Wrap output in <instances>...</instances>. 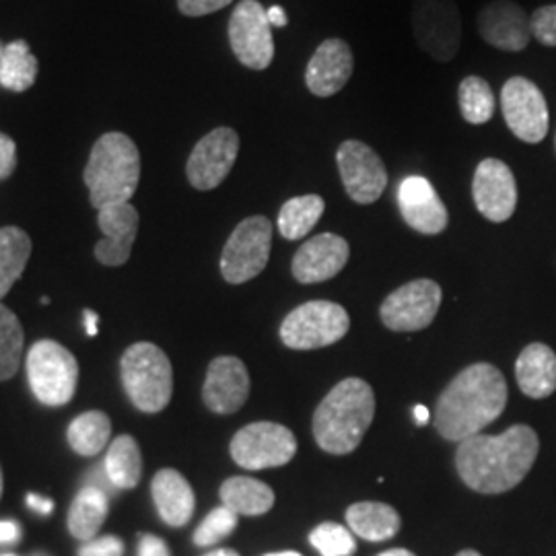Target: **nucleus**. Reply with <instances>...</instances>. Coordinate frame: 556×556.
Masks as SVG:
<instances>
[{
    "instance_id": "35",
    "label": "nucleus",
    "mask_w": 556,
    "mask_h": 556,
    "mask_svg": "<svg viewBox=\"0 0 556 556\" xmlns=\"http://www.w3.org/2000/svg\"><path fill=\"white\" fill-rule=\"evenodd\" d=\"M309 542L321 556H353L357 551L353 532L334 521H324L314 528Z\"/></svg>"
},
{
    "instance_id": "50",
    "label": "nucleus",
    "mask_w": 556,
    "mask_h": 556,
    "mask_svg": "<svg viewBox=\"0 0 556 556\" xmlns=\"http://www.w3.org/2000/svg\"><path fill=\"white\" fill-rule=\"evenodd\" d=\"M456 556H482L477 551H462V553H457Z\"/></svg>"
},
{
    "instance_id": "20",
    "label": "nucleus",
    "mask_w": 556,
    "mask_h": 556,
    "mask_svg": "<svg viewBox=\"0 0 556 556\" xmlns=\"http://www.w3.org/2000/svg\"><path fill=\"white\" fill-rule=\"evenodd\" d=\"M355 59L353 50L344 40L330 38L321 41L316 54L307 62L305 85L316 98H332L353 77Z\"/></svg>"
},
{
    "instance_id": "29",
    "label": "nucleus",
    "mask_w": 556,
    "mask_h": 556,
    "mask_svg": "<svg viewBox=\"0 0 556 556\" xmlns=\"http://www.w3.org/2000/svg\"><path fill=\"white\" fill-rule=\"evenodd\" d=\"M29 256V236L20 227H0V299L20 280Z\"/></svg>"
},
{
    "instance_id": "28",
    "label": "nucleus",
    "mask_w": 556,
    "mask_h": 556,
    "mask_svg": "<svg viewBox=\"0 0 556 556\" xmlns=\"http://www.w3.org/2000/svg\"><path fill=\"white\" fill-rule=\"evenodd\" d=\"M103 466L116 489L119 491L135 489L142 478V456H140L137 439L130 435H119L114 439Z\"/></svg>"
},
{
    "instance_id": "55",
    "label": "nucleus",
    "mask_w": 556,
    "mask_h": 556,
    "mask_svg": "<svg viewBox=\"0 0 556 556\" xmlns=\"http://www.w3.org/2000/svg\"><path fill=\"white\" fill-rule=\"evenodd\" d=\"M2 556H15V555H2Z\"/></svg>"
},
{
    "instance_id": "42",
    "label": "nucleus",
    "mask_w": 556,
    "mask_h": 556,
    "mask_svg": "<svg viewBox=\"0 0 556 556\" xmlns=\"http://www.w3.org/2000/svg\"><path fill=\"white\" fill-rule=\"evenodd\" d=\"M85 484H89V486H98V489H101V491H103V493H108V495L112 493V489H116V486L112 484L110 477H108V472H105V466H103V464L87 472Z\"/></svg>"
},
{
    "instance_id": "31",
    "label": "nucleus",
    "mask_w": 556,
    "mask_h": 556,
    "mask_svg": "<svg viewBox=\"0 0 556 556\" xmlns=\"http://www.w3.org/2000/svg\"><path fill=\"white\" fill-rule=\"evenodd\" d=\"M110 435H112V422L101 410H91V413L80 415L68 425V431H66L68 445L79 456L87 457L98 456L101 450L108 445Z\"/></svg>"
},
{
    "instance_id": "34",
    "label": "nucleus",
    "mask_w": 556,
    "mask_h": 556,
    "mask_svg": "<svg viewBox=\"0 0 556 556\" xmlns=\"http://www.w3.org/2000/svg\"><path fill=\"white\" fill-rule=\"evenodd\" d=\"M23 340L20 318L0 303V381L17 374L23 357Z\"/></svg>"
},
{
    "instance_id": "37",
    "label": "nucleus",
    "mask_w": 556,
    "mask_h": 556,
    "mask_svg": "<svg viewBox=\"0 0 556 556\" xmlns=\"http://www.w3.org/2000/svg\"><path fill=\"white\" fill-rule=\"evenodd\" d=\"M530 27H532V36L542 46L556 48V4H546L536 9L530 17Z\"/></svg>"
},
{
    "instance_id": "38",
    "label": "nucleus",
    "mask_w": 556,
    "mask_h": 556,
    "mask_svg": "<svg viewBox=\"0 0 556 556\" xmlns=\"http://www.w3.org/2000/svg\"><path fill=\"white\" fill-rule=\"evenodd\" d=\"M77 556H124V542L118 536L93 538L80 546Z\"/></svg>"
},
{
    "instance_id": "12",
    "label": "nucleus",
    "mask_w": 556,
    "mask_h": 556,
    "mask_svg": "<svg viewBox=\"0 0 556 556\" xmlns=\"http://www.w3.org/2000/svg\"><path fill=\"white\" fill-rule=\"evenodd\" d=\"M229 41L239 62L264 71L275 60L273 25L258 0H241L229 20Z\"/></svg>"
},
{
    "instance_id": "10",
    "label": "nucleus",
    "mask_w": 556,
    "mask_h": 556,
    "mask_svg": "<svg viewBox=\"0 0 556 556\" xmlns=\"http://www.w3.org/2000/svg\"><path fill=\"white\" fill-rule=\"evenodd\" d=\"M413 29L425 54L438 62L456 59L462 43V15L456 0H415Z\"/></svg>"
},
{
    "instance_id": "21",
    "label": "nucleus",
    "mask_w": 556,
    "mask_h": 556,
    "mask_svg": "<svg viewBox=\"0 0 556 556\" xmlns=\"http://www.w3.org/2000/svg\"><path fill=\"white\" fill-rule=\"evenodd\" d=\"M351 256L349 241L337 233H319L307 239L293 258V277L303 285L324 282L337 277Z\"/></svg>"
},
{
    "instance_id": "26",
    "label": "nucleus",
    "mask_w": 556,
    "mask_h": 556,
    "mask_svg": "<svg viewBox=\"0 0 556 556\" xmlns=\"http://www.w3.org/2000/svg\"><path fill=\"white\" fill-rule=\"evenodd\" d=\"M219 495L223 505L238 516H264L275 507V491L256 478H227L220 484Z\"/></svg>"
},
{
    "instance_id": "30",
    "label": "nucleus",
    "mask_w": 556,
    "mask_h": 556,
    "mask_svg": "<svg viewBox=\"0 0 556 556\" xmlns=\"http://www.w3.org/2000/svg\"><path fill=\"white\" fill-rule=\"evenodd\" d=\"M326 202L318 194L287 200L278 213V231L289 241L305 238L321 219Z\"/></svg>"
},
{
    "instance_id": "48",
    "label": "nucleus",
    "mask_w": 556,
    "mask_h": 556,
    "mask_svg": "<svg viewBox=\"0 0 556 556\" xmlns=\"http://www.w3.org/2000/svg\"><path fill=\"white\" fill-rule=\"evenodd\" d=\"M378 556H417L415 553H410V551H406V548H392V551H386V553H381Z\"/></svg>"
},
{
    "instance_id": "39",
    "label": "nucleus",
    "mask_w": 556,
    "mask_h": 556,
    "mask_svg": "<svg viewBox=\"0 0 556 556\" xmlns=\"http://www.w3.org/2000/svg\"><path fill=\"white\" fill-rule=\"evenodd\" d=\"M233 0H178V9L186 17H204L229 7Z\"/></svg>"
},
{
    "instance_id": "24",
    "label": "nucleus",
    "mask_w": 556,
    "mask_h": 556,
    "mask_svg": "<svg viewBox=\"0 0 556 556\" xmlns=\"http://www.w3.org/2000/svg\"><path fill=\"white\" fill-rule=\"evenodd\" d=\"M516 378L526 396L534 400L551 396L556 390L555 351L542 342L528 344L517 357Z\"/></svg>"
},
{
    "instance_id": "5",
    "label": "nucleus",
    "mask_w": 556,
    "mask_h": 556,
    "mask_svg": "<svg viewBox=\"0 0 556 556\" xmlns=\"http://www.w3.org/2000/svg\"><path fill=\"white\" fill-rule=\"evenodd\" d=\"M124 390L140 413L157 415L174 394V369L157 344L137 342L119 361Z\"/></svg>"
},
{
    "instance_id": "45",
    "label": "nucleus",
    "mask_w": 556,
    "mask_h": 556,
    "mask_svg": "<svg viewBox=\"0 0 556 556\" xmlns=\"http://www.w3.org/2000/svg\"><path fill=\"white\" fill-rule=\"evenodd\" d=\"M83 324H85V332L89 337H96L98 334V326H100V316L91 309H85L83 312Z\"/></svg>"
},
{
    "instance_id": "32",
    "label": "nucleus",
    "mask_w": 556,
    "mask_h": 556,
    "mask_svg": "<svg viewBox=\"0 0 556 556\" xmlns=\"http://www.w3.org/2000/svg\"><path fill=\"white\" fill-rule=\"evenodd\" d=\"M38 77V59L31 54L27 41H11L4 46L0 62V85L9 91H27Z\"/></svg>"
},
{
    "instance_id": "14",
    "label": "nucleus",
    "mask_w": 556,
    "mask_h": 556,
    "mask_svg": "<svg viewBox=\"0 0 556 556\" xmlns=\"http://www.w3.org/2000/svg\"><path fill=\"white\" fill-rule=\"evenodd\" d=\"M337 163L344 190L357 204H374L383 194L388 172L369 144L344 140L338 147Z\"/></svg>"
},
{
    "instance_id": "49",
    "label": "nucleus",
    "mask_w": 556,
    "mask_h": 556,
    "mask_svg": "<svg viewBox=\"0 0 556 556\" xmlns=\"http://www.w3.org/2000/svg\"><path fill=\"white\" fill-rule=\"evenodd\" d=\"M204 556H239V553L231 551V548H217V551H211Z\"/></svg>"
},
{
    "instance_id": "13",
    "label": "nucleus",
    "mask_w": 556,
    "mask_h": 556,
    "mask_svg": "<svg viewBox=\"0 0 556 556\" xmlns=\"http://www.w3.org/2000/svg\"><path fill=\"white\" fill-rule=\"evenodd\" d=\"M501 110L517 139L536 144L548 135V105L532 80L523 77L507 80L501 91Z\"/></svg>"
},
{
    "instance_id": "15",
    "label": "nucleus",
    "mask_w": 556,
    "mask_h": 556,
    "mask_svg": "<svg viewBox=\"0 0 556 556\" xmlns=\"http://www.w3.org/2000/svg\"><path fill=\"white\" fill-rule=\"evenodd\" d=\"M239 137L233 128H217L200 139L190 153L186 174L197 190H215L233 169Z\"/></svg>"
},
{
    "instance_id": "40",
    "label": "nucleus",
    "mask_w": 556,
    "mask_h": 556,
    "mask_svg": "<svg viewBox=\"0 0 556 556\" xmlns=\"http://www.w3.org/2000/svg\"><path fill=\"white\" fill-rule=\"evenodd\" d=\"M17 165V144L0 132V179H7Z\"/></svg>"
},
{
    "instance_id": "11",
    "label": "nucleus",
    "mask_w": 556,
    "mask_h": 556,
    "mask_svg": "<svg viewBox=\"0 0 556 556\" xmlns=\"http://www.w3.org/2000/svg\"><path fill=\"white\" fill-rule=\"evenodd\" d=\"M441 287L431 278L402 285L381 303V321L394 332H418L433 324L441 305Z\"/></svg>"
},
{
    "instance_id": "25",
    "label": "nucleus",
    "mask_w": 556,
    "mask_h": 556,
    "mask_svg": "<svg viewBox=\"0 0 556 556\" xmlns=\"http://www.w3.org/2000/svg\"><path fill=\"white\" fill-rule=\"evenodd\" d=\"M346 523L353 534L369 542H386L400 530V514L392 505L378 501H361L346 509Z\"/></svg>"
},
{
    "instance_id": "53",
    "label": "nucleus",
    "mask_w": 556,
    "mask_h": 556,
    "mask_svg": "<svg viewBox=\"0 0 556 556\" xmlns=\"http://www.w3.org/2000/svg\"><path fill=\"white\" fill-rule=\"evenodd\" d=\"M0 497H2V470H0Z\"/></svg>"
},
{
    "instance_id": "18",
    "label": "nucleus",
    "mask_w": 556,
    "mask_h": 556,
    "mask_svg": "<svg viewBox=\"0 0 556 556\" xmlns=\"http://www.w3.org/2000/svg\"><path fill=\"white\" fill-rule=\"evenodd\" d=\"M397 206L406 225L422 236H438L450 223L438 190L429 179L420 176L402 179L397 188Z\"/></svg>"
},
{
    "instance_id": "16",
    "label": "nucleus",
    "mask_w": 556,
    "mask_h": 556,
    "mask_svg": "<svg viewBox=\"0 0 556 556\" xmlns=\"http://www.w3.org/2000/svg\"><path fill=\"white\" fill-rule=\"evenodd\" d=\"M472 197L484 219H511L517 206V184L509 165L498 160L480 161L472 179Z\"/></svg>"
},
{
    "instance_id": "52",
    "label": "nucleus",
    "mask_w": 556,
    "mask_h": 556,
    "mask_svg": "<svg viewBox=\"0 0 556 556\" xmlns=\"http://www.w3.org/2000/svg\"><path fill=\"white\" fill-rule=\"evenodd\" d=\"M2 54H4V43L0 41V62H2Z\"/></svg>"
},
{
    "instance_id": "41",
    "label": "nucleus",
    "mask_w": 556,
    "mask_h": 556,
    "mask_svg": "<svg viewBox=\"0 0 556 556\" xmlns=\"http://www.w3.org/2000/svg\"><path fill=\"white\" fill-rule=\"evenodd\" d=\"M139 556H172L167 542L153 534H142L139 542Z\"/></svg>"
},
{
    "instance_id": "8",
    "label": "nucleus",
    "mask_w": 556,
    "mask_h": 556,
    "mask_svg": "<svg viewBox=\"0 0 556 556\" xmlns=\"http://www.w3.org/2000/svg\"><path fill=\"white\" fill-rule=\"evenodd\" d=\"M270 220L262 215L241 220L223 248L220 275L231 285H241L258 277L270 258Z\"/></svg>"
},
{
    "instance_id": "1",
    "label": "nucleus",
    "mask_w": 556,
    "mask_h": 556,
    "mask_svg": "<svg viewBox=\"0 0 556 556\" xmlns=\"http://www.w3.org/2000/svg\"><path fill=\"white\" fill-rule=\"evenodd\" d=\"M540 441L528 425H516L501 435L466 439L456 452L457 475L466 486L482 495L516 489L536 462Z\"/></svg>"
},
{
    "instance_id": "7",
    "label": "nucleus",
    "mask_w": 556,
    "mask_h": 556,
    "mask_svg": "<svg viewBox=\"0 0 556 556\" xmlns=\"http://www.w3.org/2000/svg\"><path fill=\"white\" fill-rule=\"evenodd\" d=\"M351 318L332 301H309L293 309L280 326V340L295 351L330 346L346 337Z\"/></svg>"
},
{
    "instance_id": "19",
    "label": "nucleus",
    "mask_w": 556,
    "mask_h": 556,
    "mask_svg": "<svg viewBox=\"0 0 556 556\" xmlns=\"http://www.w3.org/2000/svg\"><path fill=\"white\" fill-rule=\"evenodd\" d=\"M250 396V376L238 357H217L211 361L202 400L215 415H233Z\"/></svg>"
},
{
    "instance_id": "3",
    "label": "nucleus",
    "mask_w": 556,
    "mask_h": 556,
    "mask_svg": "<svg viewBox=\"0 0 556 556\" xmlns=\"http://www.w3.org/2000/svg\"><path fill=\"white\" fill-rule=\"evenodd\" d=\"M376 417V394L365 379L337 383L314 415V438L326 454H353Z\"/></svg>"
},
{
    "instance_id": "27",
    "label": "nucleus",
    "mask_w": 556,
    "mask_h": 556,
    "mask_svg": "<svg viewBox=\"0 0 556 556\" xmlns=\"http://www.w3.org/2000/svg\"><path fill=\"white\" fill-rule=\"evenodd\" d=\"M110 511V495L98 486L85 484L73 501L68 511V532L80 542H89L98 536Z\"/></svg>"
},
{
    "instance_id": "46",
    "label": "nucleus",
    "mask_w": 556,
    "mask_h": 556,
    "mask_svg": "<svg viewBox=\"0 0 556 556\" xmlns=\"http://www.w3.org/2000/svg\"><path fill=\"white\" fill-rule=\"evenodd\" d=\"M266 15H268V21H270L273 27H285L287 25V13H285L282 7H270L266 11Z\"/></svg>"
},
{
    "instance_id": "51",
    "label": "nucleus",
    "mask_w": 556,
    "mask_h": 556,
    "mask_svg": "<svg viewBox=\"0 0 556 556\" xmlns=\"http://www.w3.org/2000/svg\"><path fill=\"white\" fill-rule=\"evenodd\" d=\"M266 556H301L299 553H291V551H287V553H273V555Z\"/></svg>"
},
{
    "instance_id": "44",
    "label": "nucleus",
    "mask_w": 556,
    "mask_h": 556,
    "mask_svg": "<svg viewBox=\"0 0 556 556\" xmlns=\"http://www.w3.org/2000/svg\"><path fill=\"white\" fill-rule=\"evenodd\" d=\"M27 505H29L34 511H38L40 516H50L52 509H54V503H52L50 498L40 497V495H34V493L27 495Z\"/></svg>"
},
{
    "instance_id": "23",
    "label": "nucleus",
    "mask_w": 556,
    "mask_h": 556,
    "mask_svg": "<svg viewBox=\"0 0 556 556\" xmlns=\"http://www.w3.org/2000/svg\"><path fill=\"white\" fill-rule=\"evenodd\" d=\"M151 495L160 517L172 528L186 526L197 509V497L190 482L174 468L160 470L151 482Z\"/></svg>"
},
{
    "instance_id": "33",
    "label": "nucleus",
    "mask_w": 556,
    "mask_h": 556,
    "mask_svg": "<svg viewBox=\"0 0 556 556\" xmlns=\"http://www.w3.org/2000/svg\"><path fill=\"white\" fill-rule=\"evenodd\" d=\"M457 101L462 118L468 124H486L495 114V96L491 85L480 77H466L459 83Z\"/></svg>"
},
{
    "instance_id": "2",
    "label": "nucleus",
    "mask_w": 556,
    "mask_h": 556,
    "mask_svg": "<svg viewBox=\"0 0 556 556\" xmlns=\"http://www.w3.org/2000/svg\"><path fill=\"white\" fill-rule=\"evenodd\" d=\"M507 406V381L495 365L475 363L459 371L439 396L433 422L447 441L475 438Z\"/></svg>"
},
{
    "instance_id": "17",
    "label": "nucleus",
    "mask_w": 556,
    "mask_h": 556,
    "mask_svg": "<svg viewBox=\"0 0 556 556\" xmlns=\"http://www.w3.org/2000/svg\"><path fill=\"white\" fill-rule=\"evenodd\" d=\"M477 25L482 40L505 52H521L532 38L530 15L511 0L489 2L478 13Z\"/></svg>"
},
{
    "instance_id": "54",
    "label": "nucleus",
    "mask_w": 556,
    "mask_h": 556,
    "mask_svg": "<svg viewBox=\"0 0 556 556\" xmlns=\"http://www.w3.org/2000/svg\"><path fill=\"white\" fill-rule=\"evenodd\" d=\"M29 556H50L48 553H31Z\"/></svg>"
},
{
    "instance_id": "4",
    "label": "nucleus",
    "mask_w": 556,
    "mask_h": 556,
    "mask_svg": "<svg viewBox=\"0 0 556 556\" xmlns=\"http://www.w3.org/2000/svg\"><path fill=\"white\" fill-rule=\"evenodd\" d=\"M140 179L137 144L122 132L103 135L85 167V184L91 204L100 211L119 202H130Z\"/></svg>"
},
{
    "instance_id": "6",
    "label": "nucleus",
    "mask_w": 556,
    "mask_h": 556,
    "mask_svg": "<svg viewBox=\"0 0 556 556\" xmlns=\"http://www.w3.org/2000/svg\"><path fill=\"white\" fill-rule=\"evenodd\" d=\"M27 379L41 404L64 406L77 392V358L59 342L40 340L27 353Z\"/></svg>"
},
{
    "instance_id": "9",
    "label": "nucleus",
    "mask_w": 556,
    "mask_h": 556,
    "mask_svg": "<svg viewBox=\"0 0 556 556\" xmlns=\"http://www.w3.org/2000/svg\"><path fill=\"white\" fill-rule=\"evenodd\" d=\"M231 457L245 470H266L289 464L298 454V439L277 422H252L231 439Z\"/></svg>"
},
{
    "instance_id": "36",
    "label": "nucleus",
    "mask_w": 556,
    "mask_h": 556,
    "mask_svg": "<svg viewBox=\"0 0 556 556\" xmlns=\"http://www.w3.org/2000/svg\"><path fill=\"white\" fill-rule=\"evenodd\" d=\"M239 516L236 511H231L229 507L220 505L217 509H213L208 516L204 517V521L200 523L194 532V544L197 546H215L223 542L225 538L231 536L238 528Z\"/></svg>"
},
{
    "instance_id": "43",
    "label": "nucleus",
    "mask_w": 556,
    "mask_h": 556,
    "mask_svg": "<svg viewBox=\"0 0 556 556\" xmlns=\"http://www.w3.org/2000/svg\"><path fill=\"white\" fill-rule=\"evenodd\" d=\"M21 538V526L17 521H0V544H11Z\"/></svg>"
},
{
    "instance_id": "47",
    "label": "nucleus",
    "mask_w": 556,
    "mask_h": 556,
    "mask_svg": "<svg viewBox=\"0 0 556 556\" xmlns=\"http://www.w3.org/2000/svg\"><path fill=\"white\" fill-rule=\"evenodd\" d=\"M413 415H415V420H417L418 427H425V425L431 420V413H429V408H427V406H422V404L415 406Z\"/></svg>"
},
{
    "instance_id": "22",
    "label": "nucleus",
    "mask_w": 556,
    "mask_h": 556,
    "mask_svg": "<svg viewBox=\"0 0 556 556\" xmlns=\"http://www.w3.org/2000/svg\"><path fill=\"white\" fill-rule=\"evenodd\" d=\"M103 239L96 245V258L105 266L126 264L139 231V213L130 202H119L98 211Z\"/></svg>"
}]
</instances>
